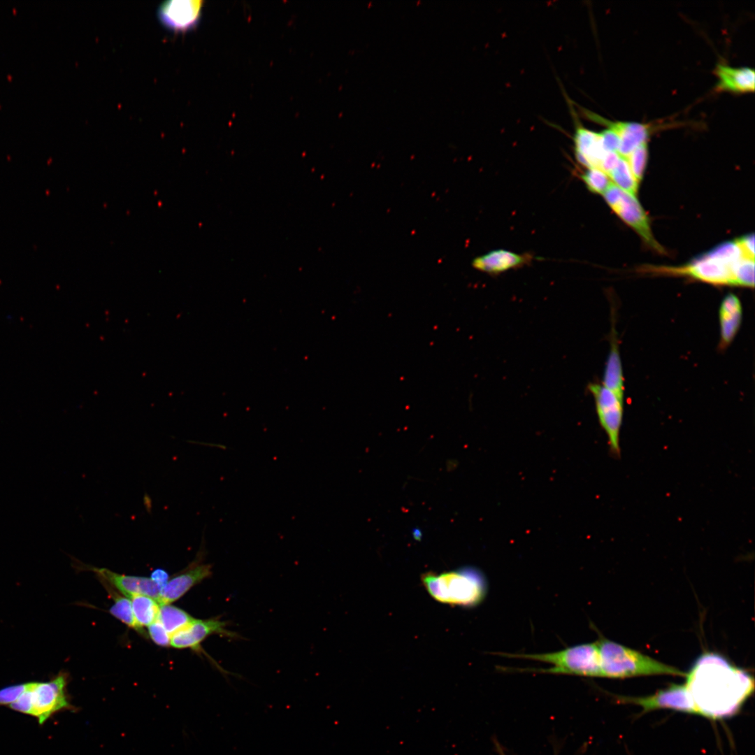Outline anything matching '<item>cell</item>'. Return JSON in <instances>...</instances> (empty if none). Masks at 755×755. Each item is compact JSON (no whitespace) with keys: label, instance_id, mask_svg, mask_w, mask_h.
I'll return each mask as SVG.
<instances>
[{"label":"cell","instance_id":"obj_9","mask_svg":"<svg viewBox=\"0 0 755 755\" xmlns=\"http://www.w3.org/2000/svg\"><path fill=\"white\" fill-rule=\"evenodd\" d=\"M620 699L638 705L644 712L666 708L698 714L686 684H673L647 697H620Z\"/></svg>","mask_w":755,"mask_h":755},{"label":"cell","instance_id":"obj_3","mask_svg":"<svg viewBox=\"0 0 755 755\" xmlns=\"http://www.w3.org/2000/svg\"><path fill=\"white\" fill-rule=\"evenodd\" d=\"M596 643L603 677L624 678L650 675L679 676L686 675L676 668L663 663L605 638L601 637Z\"/></svg>","mask_w":755,"mask_h":755},{"label":"cell","instance_id":"obj_2","mask_svg":"<svg viewBox=\"0 0 755 755\" xmlns=\"http://www.w3.org/2000/svg\"><path fill=\"white\" fill-rule=\"evenodd\" d=\"M422 581L432 598L443 603L474 607L485 598L487 582L481 570L463 567L440 574L425 573Z\"/></svg>","mask_w":755,"mask_h":755},{"label":"cell","instance_id":"obj_35","mask_svg":"<svg viewBox=\"0 0 755 755\" xmlns=\"http://www.w3.org/2000/svg\"><path fill=\"white\" fill-rule=\"evenodd\" d=\"M168 574L161 569L155 570L151 575V579L162 588L168 582Z\"/></svg>","mask_w":755,"mask_h":755},{"label":"cell","instance_id":"obj_6","mask_svg":"<svg viewBox=\"0 0 755 755\" xmlns=\"http://www.w3.org/2000/svg\"><path fill=\"white\" fill-rule=\"evenodd\" d=\"M587 388L594 398L598 421L607 435L610 450L614 456H619L624 401L601 383L591 382Z\"/></svg>","mask_w":755,"mask_h":755},{"label":"cell","instance_id":"obj_8","mask_svg":"<svg viewBox=\"0 0 755 755\" xmlns=\"http://www.w3.org/2000/svg\"><path fill=\"white\" fill-rule=\"evenodd\" d=\"M228 623L216 617L208 619H195L184 628L171 635L173 647L178 649H192L197 651L201 643L212 635H220L229 638H237L238 635L227 628Z\"/></svg>","mask_w":755,"mask_h":755},{"label":"cell","instance_id":"obj_30","mask_svg":"<svg viewBox=\"0 0 755 755\" xmlns=\"http://www.w3.org/2000/svg\"><path fill=\"white\" fill-rule=\"evenodd\" d=\"M30 684L31 682H28V686L25 691L15 702L9 705L10 709L15 711L31 715L32 703L30 691Z\"/></svg>","mask_w":755,"mask_h":755},{"label":"cell","instance_id":"obj_33","mask_svg":"<svg viewBox=\"0 0 755 755\" xmlns=\"http://www.w3.org/2000/svg\"><path fill=\"white\" fill-rule=\"evenodd\" d=\"M737 243L745 257L754 259V236L753 233L742 236Z\"/></svg>","mask_w":755,"mask_h":755},{"label":"cell","instance_id":"obj_34","mask_svg":"<svg viewBox=\"0 0 755 755\" xmlns=\"http://www.w3.org/2000/svg\"><path fill=\"white\" fill-rule=\"evenodd\" d=\"M620 157L621 156L616 152H606L600 163L598 168L609 175L617 164Z\"/></svg>","mask_w":755,"mask_h":755},{"label":"cell","instance_id":"obj_29","mask_svg":"<svg viewBox=\"0 0 755 755\" xmlns=\"http://www.w3.org/2000/svg\"><path fill=\"white\" fill-rule=\"evenodd\" d=\"M27 686L28 682L10 685L0 689V705H10L15 702Z\"/></svg>","mask_w":755,"mask_h":755},{"label":"cell","instance_id":"obj_10","mask_svg":"<svg viewBox=\"0 0 755 755\" xmlns=\"http://www.w3.org/2000/svg\"><path fill=\"white\" fill-rule=\"evenodd\" d=\"M201 1L172 0L161 5L157 15L165 27L183 32L196 27L201 17Z\"/></svg>","mask_w":755,"mask_h":755},{"label":"cell","instance_id":"obj_18","mask_svg":"<svg viewBox=\"0 0 755 755\" xmlns=\"http://www.w3.org/2000/svg\"><path fill=\"white\" fill-rule=\"evenodd\" d=\"M601 384L611 391L619 399L624 401V384L623 369L617 335L614 330V325L612 327L610 333V348L605 363Z\"/></svg>","mask_w":755,"mask_h":755},{"label":"cell","instance_id":"obj_24","mask_svg":"<svg viewBox=\"0 0 755 755\" xmlns=\"http://www.w3.org/2000/svg\"><path fill=\"white\" fill-rule=\"evenodd\" d=\"M707 254L731 266L734 265L736 262L745 257L736 240L722 243L712 248Z\"/></svg>","mask_w":755,"mask_h":755},{"label":"cell","instance_id":"obj_1","mask_svg":"<svg viewBox=\"0 0 755 755\" xmlns=\"http://www.w3.org/2000/svg\"><path fill=\"white\" fill-rule=\"evenodd\" d=\"M685 684L698 714L712 719L733 714L754 690L748 673L714 654L698 659Z\"/></svg>","mask_w":755,"mask_h":755},{"label":"cell","instance_id":"obj_22","mask_svg":"<svg viewBox=\"0 0 755 755\" xmlns=\"http://www.w3.org/2000/svg\"><path fill=\"white\" fill-rule=\"evenodd\" d=\"M157 619L171 635L175 632L186 627L192 623L195 618L179 607L171 605V604H166L160 605Z\"/></svg>","mask_w":755,"mask_h":755},{"label":"cell","instance_id":"obj_36","mask_svg":"<svg viewBox=\"0 0 755 755\" xmlns=\"http://www.w3.org/2000/svg\"><path fill=\"white\" fill-rule=\"evenodd\" d=\"M412 535L415 539L419 540L422 538V532L418 528H414L412 531Z\"/></svg>","mask_w":755,"mask_h":755},{"label":"cell","instance_id":"obj_12","mask_svg":"<svg viewBox=\"0 0 755 755\" xmlns=\"http://www.w3.org/2000/svg\"><path fill=\"white\" fill-rule=\"evenodd\" d=\"M612 210L637 232L651 249L659 253L665 252L663 247L654 238L649 218L635 196L624 191L619 203Z\"/></svg>","mask_w":755,"mask_h":755},{"label":"cell","instance_id":"obj_5","mask_svg":"<svg viewBox=\"0 0 755 755\" xmlns=\"http://www.w3.org/2000/svg\"><path fill=\"white\" fill-rule=\"evenodd\" d=\"M733 266L705 253L681 266H647L642 270L655 274L687 276L713 285L735 286Z\"/></svg>","mask_w":755,"mask_h":755},{"label":"cell","instance_id":"obj_27","mask_svg":"<svg viewBox=\"0 0 755 755\" xmlns=\"http://www.w3.org/2000/svg\"><path fill=\"white\" fill-rule=\"evenodd\" d=\"M582 178L588 189L596 194H603L612 184L609 175L598 168H588Z\"/></svg>","mask_w":755,"mask_h":755},{"label":"cell","instance_id":"obj_31","mask_svg":"<svg viewBox=\"0 0 755 755\" xmlns=\"http://www.w3.org/2000/svg\"><path fill=\"white\" fill-rule=\"evenodd\" d=\"M602 146L605 152H617L620 140L618 135L612 130L607 129L600 133Z\"/></svg>","mask_w":755,"mask_h":755},{"label":"cell","instance_id":"obj_19","mask_svg":"<svg viewBox=\"0 0 755 755\" xmlns=\"http://www.w3.org/2000/svg\"><path fill=\"white\" fill-rule=\"evenodd\" d=\"M523 262L524 257L521 255L505 250H498L476 257L472 264L477 270L495 274L519 266Z\"/></svg>","mask_w":755,"mask_h":755},{"label":"cell","instance_id":"obj_26","mask_svg":"<svg viewBox=\"0 0 755 755\" xmlns=\"http://www.w3.org/2000/svg\"><path fill=\"white\" fill-rule=\"evenodd\" d=\"M631 172L638 183L642 180L648 160V145L642 143L626 157Z\"/></svg>","mask_w":755,"mask_h":755},{"label":"cell","instance_id":"obj_21","mask_svg":"<svg viewBox=\"0 0 755 755\" xmlns=\"http://www.w3.org/2000/svg\"><path fill=\"white\" fill-rule=\"evenodd\" d=\"M102 582H104V587L113 600V604L109 610L110 614L129 627L143 633V629L138 626L135 620L130 598L117 593L113 587L103 580Z\"/></svg>","mask_w":755,"mask_h":755},{"label":"cell","instance_id":"obj_4","mask_svg":"<svg viewBox=\"0 0 755 755\" xmlns=\"http://www.w3.org/2000/svg\"><path fill=\"white\" fill-rule=\"evenodd\" d=\"M498 654L508 658L536 661L553 666L548 668L525 669V670L583 677H601L600 656L596 642L574 645L554 652L499 653Z\"/></svg>","mask_w":755,"mask_h":755},{"label":"cell","instance_id":"obj_28","mask_svg":"<svg viewBox=\"0 0 755 755\" xmlns=\"http://www.w3.org/2000/svg\"><path fill=\"white\" fill-rule=\"evenodd\" d=\"M148 634L152 640L161 647H167L171 643V635L157 619L148 626Z\"/></svg>","mask_w":755,"mask_h":755},{"label":"cell","instance_id":"obj_17","mask_svg":"<svg viewBox=\"0 0 755 755\" xmlns=\"http://www.w3.org/2000/svg\"><path fill=\"white\" fill-rule=\"evenodd\" d=\"M715 74L718 78L717 89L737 93L754 90L755 76L752 69L735 68L720 64L715 68Z\"/></svg>","mask_w":755,"mask_h":755},{"label":"cell","instance_id":"obj_37","mask_svg":"<svg viewBox=\"0 0 755 755\" xmlns=\"http://www.w3.org/2000/svg\"><path fill=\"white\" fill-rule=\"evenodd\" d=\"M496 747H497L496 749H497L498 755H505L504 754V752L502 750V748L499 746V745L496 744Z\"/></svg>","mask_w":755,"mask_h":755},{"label":"cell","instance_id":"obj_13","mask_svg":"<svg viewBox=\"0 0 755 755\" xmlns=\"http://www.w3.org/2000/svg\"><path fill=\"white\" fill-rule=\"evenodd\" d=\"M91 570L129 598L134 595H145L157 599L161 589L150 577L122 575L106 568L93 567Z\"/></svg>","mask_w":755,"mask_h":755},{"label":"cell","instance_id":"obj_11","mask_svg":"<svg viewBox=\"0 0 755 755\" xmlns=\"http://www.w3.org/2000/svg\"><path fill=\"white\" fill-rule=\"evenodd\" d=\"M211 575L212 566L203 563L201 557L197 559L185 570L168 580L157 601L160 605L171 604Z\"/></svg>","mask_w":755,"mask_h":755},{"label":"cell","instance_id":"obj_14","mask_svg":"<svg viewBox=\"0 0 755 755\" xmlns=\"http://www.w3.org/2000/svg\"><path fill=\"white\" fill-rule=\"evenodd\" d=\"M593 117L618 135L620 144L617 153L624 158L640 145L647 142L650 134L648 124L632 122H612L598 115Z\"/></svg>","mask_w":755,"mask_h":755},{"label":"cell","instance_id":"obj_25","mask_svg":"<svg viewBox=\"0 0 755 755\" xmlns=\"http://www.w3.org/2000/svg\"><path fill=\"white\" fill-rule=\"evenodd\" d=\"M735 286L754 287V259L744 257L733 266Z\"/></svg>","mask_w":755,"mask_h":755},{"label":"cell","instance_id":"obj_15","mask_svg":"<svg viewBox=\"0 0 755 755\" xmlns=\"http://www.w3.org/2000/svg\"><path fill=\"white\" fill-rule=\"evenodd\" d=\"M742 318V306L734 294H727L722 300L719 310V348L726 349L732 343L740 329Z\"/></svg>","mask_w":755,"mask_h":755},{"label":"cell","instance_id":"obj_20","mask_svg":"<svg viewBox=\"0 0 755 755\" xmlns=\"http://www.w3.org/2000/svg\"><path fill=\"white\" fill-rule=\"evenodd\" d=\"M130 600L135 620L141 628L157 620L160 604L157 599L145 595H134Z\"/></svg>","mask_w":755,"mask_h":755},{"label":"cell","instance_id":"obj_23","mask_svg":"<svg viewBox=\"0 0 755 755\" xmlns=\"http://www.w3.org/2000/svg\"><path fill=\"white\" fill-rule=\"evenodd\" d=\"M608 175L616 186L631 195L636 196L639 183L633 176L626 158L621 156L617 164Z\"/></svg>","mask_w":755,"mask_h":755},{"label":"cell","instance_id":"obj_32","mask_svg":"<svg viewBox=\"0 0 755 755\" xmlns=\"http://www.w3.org/2000/svg\"><path fill=\"white\" fill-rule=\"evenodd\" d=\"M624 191L614 184H611L603 194L605 201L613 209L620 201Z\"/></svg>","mask_w":755,"mask_h":755},{"label":"cell","instance_id":"obj_16","mask_svg":"<svg viewBox=\"0 0 755 755\" xmlns=\"http://www.w3.org/2000/svg\"><path fill=\"white\" fill-rule=\"evenodd\" d=\"M576 159L587 168H598L607 152L602 146L600 133L578 127L575 134Z\"/></svg>","mask_w":755,"mask_h":755},{"label":"cell","instance_id":"obj_7","mask_svg":"<svg viewBox=\"0 0 755 755\" xmlns=\"http://www.w3.org/2000/svg\"><path fill=\"white\" fill-rule=\"evenodd\" d=\"M67 675L60 672L55 677L45 682H31V716L43 724L54 713L62 710H72L66 696Z\"/></svg>","mask_w":755,"mask_h":755}]
</instances>
